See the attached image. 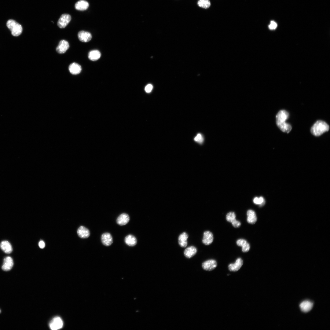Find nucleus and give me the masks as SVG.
<instances>
[{
    "label": "nucleus",
    "mask_w": 330,
    "mask_h": 330,
    "mask_svg": "<svg viewBox=\"0 0 330 330\" xmlns=\"http://www.w3.org/2000/svg\"><path fill=\"white\" fill-rule=\"evenodd\" d=\"M289 116L288 113L286 110L280 111L276 116V123L278 127L283 132L289 133L292 127L289 124L285 122Z\"/></svg>",
    "instance_id": "nucleus-1"
},
{
    "label": "nucleus",
    "mask_w": 330,
    "mask_h": 330,
    "mask_svg": "<svg viewBox=\"0 0 330 330\" xmlns=\"http://www.w3.org/2000/svg\"><path fill=\"white\" fill-rule=\"evenodd\" d=\"M329 129V125L325 122L318 120L311 127V132L314 136H319L328 131Z\"/></svg>",
    "instance_id": "nucleus-2"
},
{
    "label": "nucleus",
    "mask_w": 330,
    "mask_h": 330,
    "mask_svg": "<svg viewBox=\"0 0 330 330\" xmlns=\"http://www.w3.org/2000/svg\"><path fill=\"white\" fill-rule=\"evenodd\" d=\"M6 25L11 31L12 35L13 36H18L22 32V26L14 20H9L7 22Z\"/></svg>",
    "instance_id": "nucleus-3"
},
{
    "label": "nucleus",
    "mask_w": 330,
    "mask_h": 330,
    "mask_svg": "<svg viewBox=\"0 0 330 330\" xmlns=\"http://www.w3.org/2000/svg\"><path fill=\"white\" fill-rule=\"evenodd\" d=\"M71 19V16L70 15L68 14H63L58 20L57 23V25L60 28H64L70 22Z\"/></svg>",
    "instance_id": "nucleus-4"
},
{
    "label": "nucleus",
    "mask_w": 330,
    "mask_h": 330,
    "mask_svg": "<svg viewBox=\"0 0 330 330\" xmlns=\"http://www.w3.org/2000/svg\"><path fill=\"white\" fill-rule=\"evenodd\" d=\"M63 325L61 319L59 317L53 318L49 324L50 327L52 330H57L61 328Z\"/></svg>",
    "instance_id": "nucleus-5"
},
{
    "label": "nucleus",
    "mask_w": 330,
    "mask_h": 330,
    "mask_svg": "<svg viewBox=\"0 0 330 330\" xmlns=\"http://www.w3.org/2000/svg\"><path fill=\"white\" fill-rule=\"evenodd\" d=\"M202 266L204 270L206 271H211L216 267L217 262L215 260L209 259L203 262Z\"/></svg>",
    "instance_id": "nucleus-6"
},
{
    "label": "nucleus",
    "mask_w": 330,
    "mask_h": 330,
    "mask_svg": "<svg viewBox=\"0 0 330 330\" xmlns=\"http://www.w3.org/2000/svg\"><path fill=\"white\" fill-rule=\"evenodd\" d=\"M69 45L68 42L65 40H62L60 41L56 49L57 52L60 54L65 53L68 49Z\"/></svg>",
    "instance_id": "nucleus-7"
},
{
    "label": "nucleus",
    "mask_w": 330,
    "mask_h": 330,
    "mask_svg": "<svg viewBox=\"0 0 330 330\" xmlns=\"http://www.w3.org/2000/svg\"><path fill=\"white\" fill-rule=\"evenodd\" d=\"M78 36L79 40L83 42H89L92 38V35L90 33L84 31H79L78 33Z\"/></svg>",
    "instance_id": "nucleus-8"
},
{
    "label": "nucleus",
    "mask_w": 330,
    "mask_h": 330,
    "mask_svg": "<svg viewBox=\"0 0 330 330\" xmlns=\"http://www.w3.org/2000/svg\"><path fill=\"white\" fill-rule=\"evenodd\" d=\"M243 260L240 258H238L234 263L230 264L228 266L229 270L231 271L236 272L242 266Z\"/></svg>",
    "instance_id": "nucleus-9"
},
{
    "label": "nucleus",
    "mask_w": 330,
    "mask_h": 330,
    "mask_svg": "<svg viewBox=\"0 0 330 330\" xmlns=\"http://www.w3.org/2000/svg\"><path fill=\"white\" fill-rule=\"evenodd\" d=\"M213 234L210 231H207L204 233L202 242L204 244L207 245L210 244L213 242Z\"/></svg>",
    "instance_id": "nucleus-10"
},
{
    "label": "nucleus",
    "mask_w": 330,
    "mask_h": 330,
    "mask_svg": "<svg viewBox=\"0 0 330 330\" xmlns=\"http://www.w3.org/2000/svg\"><path fill=\"white\" fill-rule=\"evenodd\" d=\"M13 265V262L12 258L9 256H7L4 259L2 269L4 271H9L12 269Z\"/></svg>",
    "instance_id": "nucleus-11"
},
{
    "label": "nucleus",
    "mask_w": 330,
    "mask_h": 330,
    "mask_svg": "<svg viewBox=\"0 0 330 330\" xmlns=\"http://www.w3.org/2000/svg\"><path fill=\"white\" fill-rule=\"evenodd\" d=\"M101 241L102 244L106 246L111 245L113 243L112 237L108 233H103L101 236Z\"/></svg>",
    "instance_id": "nucleus-12"
},
{
    "label": "nucleus",
    "mask_w": 330,
    "mask_h": 330,
    "mask_svg": "<svg viewBox=\"0 0 330 330\" xmlns=\"http://www.w3.org/2000/svg\"><path fill=\"white\" fill-rule=\"evenodd\" d=\"M130 217L127 214L123 213L120 215L116 219V222L120 226L127 224L130 220Z\"/></svg>",
    "instance_id": "nucleus-13"
},
{
    "label": "nucleus",
    "mask_w": 330,
    "mask_h": 330,
    "mask_svg": "<svg viewBox=\"0 0 330 330\" xmlns=\"http://www.w3.org/2000/svg\"><path fill=\"white\" fill-rule=\"evenodd\" d=\"M313 305V302L310 301L306 300L302 302L299 305V307L302 311L306 313L311 310Z\"/></svg>",
    "instance_id": "nucleus-14"
},
{
    "label": "nucleus",
    "mask_w": 330,
    "mask_h": 330,
    "mask_svg": "<svg viewBox=\"0 0 330 330\" xmlns=\"http://www.w3.org/2000/svg\"><path fill=\"white\" fill-rule=\"evenodd\" d=\"M236 243L238 246L242 247L243 252H247L249 250L250 245L246 240L243 239H239L237 240Z\"/></svg>",
    "instance_id": "nucleus-15"
},
{
    "label": "nucleus",
    "mask_w": 330,
    "mask_h": 330,
    "mask_svg": "<svg viewBox=\"0 0 330 330\" xmlns=\"http://www.w3.org/2000/svg\"><path fill=\"white\" fill-rule=\"evenodd\" d=\"M247 221L251 224H254L257 221V217L254 211L252 210H248L247 213Z\"/></svg>",
    "instance_id": "nucleus-16"
},
{
    "label": "nucleus",
    "mask_w": 330,
    "mask_h": 330,
    "mask_svg": "<svg viewBox=\"0 0 330 330\" xmlns=\"http://www.w3.org/2000/svg\"><path fill=\"white\" fill-rule=\"evenodd\" d=\"M68 69L70 73L74 75L79 74L82 70L81 66L76 63L71 64L69 66Z\"/></svg>",
    "instance_id": "nucleus-17"
},
{
    "label": "nucleus",
    "mask_w": 330,
    "mask_h": 330,
    "mask_svg": "<svg viewBox=\"0 0 330 330\" xmlns=\"http://www.w3.org/2000/svg\"><path fill=\"white\" fill-rule=\"evenodd\" d=\"M188 237V234L185 232L182 233L179 235L178 243L181 247L183 248L187 246L188 244L187 240Z\"/></svg>",
    "instance_id": "nucleus-18"
},
{
    "label": "nucleus",
    "mask_w": 330,
    "mask_h": 330,
    "mask_svg": "<svg viewBox=\"0 0 330 330\" xmlns=\"http://www.w3.org/2000/svg\"><path fill=\"white\" fill-rule=\"evenodd\" d=\"M197 252V249L195 247L191 246L186 248L185 250L184 254L186 258H190L195 255Z\"/></svg>",
    "instance_id": "nucleus-19"
},
{
    "label": "nucleus",
    "mask_w": 330,
    "mask_h": 330,
    "mask_svg": "<svg viewBox=\"0 0 330 330\" xmlns=\"http://www.w3.org/2000/svg\"><path fill=\"white\" fill-rule=\"evenodd\" d=\"M77 233L78 236L82 238H87L90 234L89 230L83 226H80L78 229Z\"/></svg>",
    "instance_id": "nucleus-20"
},
{
    "label": "nucleus",
    "mask_w": 330,
    "mask_h": 330,
    "mask_svg": "<svg viewBox=\"0 0 330 330\" xmlns=\"http://www.w3.org/2000/svg\"><path fill=\"white\" fill-rule=\"evenodd\" d=\"M88 2L84 0H80L78 1L75 5V8L79 10L83 11L86 9L88 7Z\"/></svg>",
    "instance_id": "nucleus-21"
},
{
    "label": "nucleus",
    "mask_w": 330,
    "mask_h": 330,
    "mask_svg": "<svg viewBox=\"0 0 330 330\" xmlns=\"http://www.w3.org/2000/svg\"><path fill=\"white\" fill-rule=\"evenodd\" d=\"M0 248L4 252L7 254L10 253L13 250L11 244L6 240L2 241L1 242Z\"/></svg>",
    "instance_id": "nucleus-22"
},
{
    "label": "nucleus",
    "mask_w": 330,
    "mask_h": 330,
    "mask_svg": "<svg viewBox=\"0 0 330 330\" xmlns=\"http://www.w3.org/2000/svg\"><path fill=\"white\" fill-rule=\"evenodd\" d=\"M124 241L127 245L130 247L135 246L137 243V240L135 237L131 234H129L126 236Z\"/></svg>",
    "instance_id": "nucleus-23"
},
{
    "label": "nucleus",
    "mask_w": 330,
    "mask_h": 330,
    "mask_svg": "<svg viewBox=\"0 0 330 330\" xmlns=\"http://www.w3.org/2000/svg\"><path fill=\"white\" fill-rule=\"evenodd\" d=\"M101 56L100 52L97 50H94L90 51L88 53V57L90 60L92 61H96L100 58Z\"/></svg>",
    "instance_id": "nucleus-24"
},
{
    "label": "nucleus",
    "mask_w": 330,
    "mask_h": 330,
    "mask_svg": "<svg viewBox=\"0 0 330 330\" xmlns=\"http://www.w3.org/2000/svg\"><path fill=\"white\" fill-rule=\"evenodd\" d=\"M197 5L200 7L207 9L210 6L211 2L209 0H199Z\"/></svg>",
    "instance_id": "nucleus-25"
},
{
    "label": "nucleus",
    "mask_w": 330,
    "mask_h": 330,
    "mask_svg": "<svg viewBox=\"0 0 330 330\" xmlns=\"http://www.w3.org/2000/svg\"><path fill=\"white\" fill-rule=\"evenodd\" d=\"M236 215L235 213L233 212H230L228 213L226 216V220L231 223L235 221Z\"/></svg>",
    "instance_id": "nucleus-26"
},
{
    "label": "nucleus",
    "mask_w": 330,
    "mask_h": 330,
    "mask_svg": "<svg viewBox=\"0 0 330 330\" xmlns=\"http://www.w3.org/2000/svg\"><path fill=\"white\" fill-rule=\"evenodd\" d=\"M254 203L256 204H258L261 207L264 205L265 203V201L264 198L262 196L259 197H257L254 198L253 200Z\"/></svg>",
    "instance_id": "nucleus-27"
},
{
    "label": "nucleus",
    "mask_w": 330,
    "mask_h": 330,
    "mask_svg": "<svg viewBox=\"0 0 330 330\" xmlns=\"http://www.w3.org/2000/svg\"><path fill=\"white\" fill-rule=\"evenodd\" d=\"M194 141L199 144H201L204 141L203 136L200 134H198L194 138Z\"/></svg>",
    "instance_id": "nucleus-28"
},
{
    "label": "nucleus",
    "mask_w": 330,
    "mask_h": 330,
    "mask_svg": "<svg viewBox=\"0 0 330 330\" xmlns=\"http://www.w3.org/2000/svg\"><path fill=\"white\" fill-rule=\"evenodd\" d=\"M277 26V23L273 21H271L269 25V28L270 29L273 30L275 29Z\"/></svg>",
    "instance_id": "nucleus-29"
},
{
    "label": "nucleus",
    "mask_w": 330,
    "mask_h": 330,
    "mask_svg": "<svg viewBox=\"0 0 330 330\" xmlns=\"http://www.w3.org/2000/svg\"><path fill=\"white\" fill-rule=\"evenodd\" d=\"M152 88V85L151 84H148L145 87V90L146 92L149 93L151 91Z\"/></svg>",
    "instance_id": "nucleus-30"
},
{
    "label": "nucleus",
    "mask_w": 330,
    "mask_h": 330,
    "mask_svg": "<svg viewBox=\"0 0 330 330\" xmlns=\"http://www.w3.org/2000/svg\"><path fill=\"white\" fill-rule=\"evenodd\" d=\"M232 224L235 228H238L241 225L240 222L237 220L232 222Z\"/></svg>",
    "instance_id": "nucleus-31"
},
{
    "label": "nucleus",
    "mask_w": 330,
    "mask_h": 330,
    "mask_svg": "<svg viewBox=\"0 0 330 330\" xmlns=\"http://www.w3.org/2000/svg\"><path fill=\"white\" fill-rule=\"evenodd\" d=\"M38 245L40 248L43 249L45 247V244L44 242L41 240L39 242Z\"/></svg>",
    "instance_id": "nucleus-32"
},
{
    "label": "nucleus",
    "mask_w": 330,
    "mask_h": 330,
    "mask_svg": "<svg viewBox=\"0 0 330 330\" xmlns=\"http://www.w3.org/2000/svg\"><path fill=\"white\" fill-rule=\"evenodd\" d=\"M0 312H1V310H0Z\"/></svg>",
    "instance_id": "nucleus-33"
}]
</instances>
